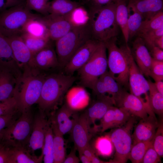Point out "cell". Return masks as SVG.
Segmentation results:
<instances>
[{"mask_svg": "<svg viewBox=\"0 0 163 163\" xmlns=\"http://www.w3.org/2000/svg\"><path fill=\"white\" fill-rule=\"evenodd\" d=\"M46 75L30 65L23 69L21 75L16 79L14 94L21 113L31 110L32 106L37 104Z\"/></svg>", "mask_w": 163, "mask_h": 163, "instance_id": "obj_1", "label": "cell"}, {"mask_svg": "<svg viewBox=\"0 0 163 163\" xmlns=\"http://www.w3.org/2000/svg\"><path fill=\"white\" fill-rule=\"evenodd\" d=\"M75 79L72 75L59 73L46 75L37 104L39 111L46 115L54 110Z\"/></svg>", "mask_w": 163, "mask_h": 163, "instance_id": "obj_2", "label": "cell"}, {"mask_svg": "<svg viewBox=\"0 0 163 163\" xmlns=\"http://www.w3.org/2000/svg\"><path fill=\"white\" fill-rule=\"evenodd\" d=\"M116 5L113 2L91 9L88 21L92 39L104 42L118 35L120 28L116 19Z\"/></svg>", "mask_w": 163, "mask_h": 163, "instance_id": "obj_3", "label": "cell"}, {"mask_svg": "<svg viewBox=\"0 0 163 163\" xmlns=\"http://www.w3.org/2000/svg\"><path fill=\"white\" fill-rule=\"evenodd\" d=\"M116 40L115 37L104 42L108 52V72L115 80L126 89L129 88V60L132 53L128 44L119 46Z\"/></svg>", "mask_w": 163, "mask_h": 163, "instance_id": "obj_4", "label": "cell"}, {"mask_svg": "<svg viewBox=\"0 0 163 163\" xmlns=\"http://www.w3.org/2000/svg\"><path fill=\"white\" fill-rule=\"evenodd\" d=\"M92 39L90 25L86 23L75 26L55 41V51L60 68H64L75 52Z\"/></svg>", "mask_w": 163, "mask_h": 163, "instance_id": "obj_5", "label": "cell"}, {"mask_svg": "<svg viewBox=\"0 0 163 163\" xmlns=\"http://www.w3.org/2000/svg\"><path fill=\"white\" fill-rule=\"evenodd\" d=\"M40 16L32 13L25 2L0 11V33L6 37L20 36L27 22Z\"/></svg>", "mask_w": 163, "mask_h": 163, "instance_id": "obj_6", "label": "cell"}, {"mask_svg": "<svg viewBox=\"0 0 163 163\" xmlns=\"http://www.w3.org/2000/svg\"><path fill=\"white\" fill-rule=\"evenodd\" d=\"M34 117L31 110L21 113L19 117L6 130L1 143L10 148H27Z\"/></svg>", "mask_w": 163, "mask_h": 163, "instance_id": "obj_7", "label": "cell"}, {"mask_svg": "<svg viewBox=\"0 0 163 163\" xmlns=\"http://www.w3.org/2000/svg\"><path fill=\"white\" fill-rule=\"evenodd\" d=\"M106 50L105 43L101 42L88 61L78 70L83 86L92 89L98 79L107 71Z\"/></svg>", "mask_w": 163, "mask_h": 163, "instance_id": "obj_8", "label": "cell"}, {"mask_svg": "<svg viewBox=\"0 0 163 163\" xmlns=\"http://www.w3.org/2000/svg\"><path fill=\"white\" fill-rule=\"evenodd\" d=\"M136 118L132 115L125 124L112 132L110 137L115 152L109 163H126L129 159L133 144L132 133Z\"/></svg>", "mask_w": 163, "mask_h": 163, "instance_id": "obj_9", "label": "cell"}, {"mask_svg": "<svg viewBox=\"0 0 163 163\" xmlns=\"http://www.w3.org/2000/svg\"><path fill=\"white\" fill-rule=\"evenodd\" d=\"M128 82L130 93L139 98L147 107L152 109L149 102V86L148 81L137 66L132 55L129 60Z\"/></svg>", "mask_w": 163, "mask_h": 163, "instance_id": "obj_10", "label": "cell"}, {"mask_svg": "<svg viewBox=\"0 0 163 163\" xmlns=\"http://www.w3.org/2000/svg\"><path fill=\"white\" fill-rule=\"evenodd\" d=\"M72 13L63 16L49 14L43 16L40 15L38 17L46 26L52 40L56 41L77 25L72 20Z\"/></svg>", "mask_w": 163, "mask_h": 163, "instance_id": "obj_11", "label": "cell"}, {"mask_svg": "<svg viewBox=\"0 0 163 163\" xmlns=\"http://www.w3.org/2000/svg\"><path fill=\"white\" fill-rule=\"evenodd\" d=\"M114 106L141 119L149 115H155L152 109L147 107L139 98L123 88L114 101Z\"/></svg>", "mask_w": 163, "mask_h": 163, "instance_id": "obj_12", "label": "cell"}, {"mask_svg": "<svg viewBox=\"0 0 163 163\" xmlns=\"http://www.w3.org/2000/svg\"><path fill=\"white\" fill-rule=\"evenodd\" d=\"M101 42L91 39L80 48L64 67L67 75H72L90 59Z\"/></svg>", "mask_w": 163, "mask_h": 163, "instance_id": "obj_13", "label": "cell"}, {"mask_svg": "<svg viewBox=\"0 0 163 163\" xmlns=\"http://www.w3.org/2000/svg\"><path fill=\"white\" fill-rule=\"evenodd\" d=\"M71 132L75 147L78 152L87 146L91 138V133L95 132L91 128L87 116L84 112L77 114Z\"/></svg>", "mask_w": 163, "mask_h": 163, "instance_id": "obj_14", "label": "cell"}, {"mask_svg": "<svg viewBox=\"0 0 163 163\" xmlns=\"http://www.w3.org/2000/svg\"><path fill=\"white\" fill-rule=\"evenodd\" d=\"M123 88L107 70L98 79L92 90L97 97L111 98L114 105L115 100Z\"/></svg>", "mask_w": 163, "mask_h": 163, "instance_id": "obj_15", "label": "cell"}, {"mask_svg": "<svg viewBox=\"0 0 163 163\" xmlns=\"http://www.w3.org/2000/svg\"><path fill=\"white\" fill-rule=\"evenodd\" d=\"M67 103L64 104L56 111L52 114L49 119L51 123L63 136L71 132L74 125L77 114Z\"/></svg>", "mask_w": 163, "mask_h": 163, "instance_id": "obj_16", "label": "cell"}, {"mask_svg": "<svg viewBox=\"0 0 163 163\" xmlns=\"http://www.w3.org/2000/svg\"><path fill=\"white\" fill-rule=\"evenodd\" d=\"M29 65L43 72L59 67L52 43L33 55Z\"/></svg>", "mask_w": 163, "mask_h": 163, "instance_id": "obj_17", "label": "cell"}, {"mask_svg": "<svg viewBox=\"0 0 163 163\" xmlns=\"http://www.w3.org/2000/svg\"><path fill=\"white\" fill-rule=\"evenodd\" d=\"M46 115L39 111L34 115L32 132L27 149L33 154L38 149L42 151L44 145L45 129L48 120Z\"/></svg>", "mask_w": 163, "mask_h": 163, "instance_id": "obj_18", "label": "cell"}, {"mask_svg": "<svg viewBox=\"0 0 163 163\" xmlns=\"http://www.w3.org/2000/svg\"><path fill=\"white\" fill-rule=\"evenodd\" d=\"M158 123L155 115H149L146 118L141 119L132 134V145L139 142L152 140Z\"/></svg>", "mask_w": 163, "mask_h": 163, "instance_id": "obj_19", "label": "cell"}, {"mask_svg": "<svg viewBox=\"0 0 163 163\" xmlns=\"http://www.w3.org/2000/svg\"><path fill=\"white\" fill-rule=\"evenodd\" d=\"M130 50L133 59L140 71L145 76L149 77L152 57L141 37L137 36Z\"/></svg>", "mask_w": 163, "mask_h": 163, "instance_id": "obj_20", "label": "cell"}, {"mask_svg": "<svg viewBox=\"0 0 163 163\" xmlns=\"http://www.w3.org/2000/svg\"><path fill=\"white\" fill-rule=\"evenodd\" d=\"M132 115L127 111L114 105L110 107L101 119V131L116 128L125 124Z\"/></svg>", "mask_w": 163, "mask_h": 163, "instance_id": "obj_21", "label": "cell"}, {"mask_svg": "<svg viewBox=\"0 0 163 163\" xmlns=\"http://www.w3.org/2000/svg\"><path fill=\"white\" fill-rule=\"evenodd\" d=\"M5 37L11 47L15 60L22 71L25 67L30 65L32 54L20 36Z\"/></svg>", "mask_w": 163, "mask_h": 163, "instance_id": "obj_22", "label": "cell"}, {"mask_svg": "<svg viewBox=\"0 0 163 163\" xmlns=\"http://www.w3.org/2000/svg\"><path fill=\"white\" fill-rule=\"evenodd\" d=\"M0 68L10 72L16 79L22 73L15 60L8 41L6 38L0 33Z\"/></svg>", "mask_w": 163, "mask_h": 163, "instance_id": "obj_23", "label": "cell"}, {"mask_svg": "<svg viewBox=\"0 0 163 163\" xmlns=\"http://www.w3.org/2000/svg\"><path fill=\"white\" fill-rule=\"evenodd\" d=\"M127 7L140 13L144 20L163 11V0H129Z\"/></svg>", "mask_w": 163, "mask_h": 163, "instance_id": "obj_24", "label": "cell"}, {"mask_svg": "<svg viewBox=\"0 0 163 163\" xmlns=\"http://www.w3.org/2000/svg\"><path fill=\"white\" fill-rule=\"evenodd\" d=\"M114 105V102L111 98L106 97H97L95 101L85 112L90 125L93 124L96 131L98 127L95 124L96 121L101 120L110 107Z\"/></svg>", "mask_w": 163, "mask_h": 163, "instance_id": "obj_25", "label": "cell"}, {"mask_svg": "<svg viewBox=\"0 0 163 163\" xmlns=\"http://www.w3.org/2000/svg\"><path fill=\"white\" fill-rule=\"evenodd\" d=\"M16 78L8 70L0 68V102L14 96Z\"/></svg>", "mask_w": 163, "mask_h": 163, "instance_id": "obj_26", "label": "cell"}, {"mask_svg": "<svg viewBox=\"0 0 163 163\" xmlns=\"http://www.w3.org/2000/svg\"><path fill=\"white\" fill-rule=\"evenodd\" d=\"M126 0H119L116 2L115 17L117 22L121 30L125 43L129 41L128 29L129 17L128 10Z\"/></svg>", "mask_w": 163, "mask_h": 163, "instance_id": "obj_27", "label": "cell"}, {"mask_svg": "<svg viewBox=\"0 0 163 163\" xmlns=\"http://www.w3.org/2000/svg\"><path fill=\"white\" fill-rule=\"evenodd\" d=\"M79 6V3L70 0H53L49 2L48 11L49 14L66 15Z\"/></svg>", "mask_w": 163, "mask_h": 163, "instance_id": "obj_28", "label": "cell"}, {"mask_svg": "<svg viewBox=\"0 0 163 163\" xmlns=\"http://www.w3.org/2000/svg\"><path fill=\"white\" fill-rule=\"evenodd\" d=\"M11 148L12 163H40L43 160L42 153L38 157L32 154L27 148Z\"/></svg>", "mask_w": 163, "mask_h": 163, "instance_id": "obj_29", "label": "cell"}, {"mask_svg": "<svg viewBox=\"0 0 163 163\" xmlns=\"http://www.w3.org/2000/svg\"><path fill=\"white\" fill-rule=\"evenodd\" d=\"M20 36L32 55L52 43L53 41L49 37H37L25 33Z\"/></svg>", "mask_w": 163, "mask_h": 163, "instance_id": "obj_30", "label": "cell"}, {"mask_svg": "<svg viewBox=\"0 0 163 163\" xmlns=\"http://www.w3.org/2000/svg\"><path fill=\"white\" fill-rule=\"evenodd\" d=\"M51 126L53 135V153L54 163H63L66 157L63 135L60 133L54 126L51 124Z\"/></svg>", "mask_w": 163, "mask_h": 163, "instance_id": "obj_31", "label": "cell"}, {"mask_svg": "<svg viewBox=\"0 0 163 163\" xmlns=\"http://www.w3.org/2000/svg\"><path fill=\"white\" fill-rule=\"evenodd\" d=\"M53 135L50 120H48L45 134L44 143L42 153L45 163H54L53 148Z\"/></svg>", "mask_w": 163, "mask_h": 163, "instance_id": "obj_32", "label": "cell"}, {"mask_svg": "<svg viewBox=\"0 0 163 163\" xmlns=\"http://www.w3.org/2000/svg\"><path fill=\"white\" fill-rule=\"evenodd\" d=\"M148 81L149 86V97L150 104L153 111L161 119L163 116V95L157 90L155 83L150 80Z\"/></svg>", "mask_w": 163, "mask_h": 163, "instance_id": "obj_33", "label": "cell"}, {"mask_svg": "<svg viewBox=\"0 0 163 163\" xmlns=\"http://www.w3.org/2000/svg\"><path fill=\"white\" fill-rule=\"evenodd\" d=\"M23 33L37 37H49L46 26L38 17L28 21L24 26Z\"/></svg>", "mask_w": 163, "mask_h": 163, "instance_id": "obj_34", "label": "cell"}, {"mask_svg": "<svg viewBox=\"0 0 163 163\" xmlns=\"http://www.w3.org/2000/svg\"><path fill=\"white\" fill-rule=\"evenodd\" d=\"M163 28V11H161L142 22L136 36Z\"/></svg>", "mask_w": 163, "mask_h": 163, "instance_id": "obj_35", "label": "cell"}, {"mask_svg": "<svg viewBox=\"0 0 163 163\" xmlns=\"http://www.w3.org/2000/svg\"><path fill=\"white\" fill-rule=\"evenodd\" d=\"M153 140L139 142L132 145L129 157L132 163L142 162L146 152L153 143Z\"/></svg>", "mask_w": 163, "mask_h": 163, "instance_id": "obj_36", "label": "cell"}, {"mask_svg": "<svg viewBox=\"0 0 163 163\" xmlns=\"http://www.w3.org/2000/svg\"><path fill=\"white\" fill-rule=\"evenodd\" d=\"M128 29L129 40L136 36L142 23L144 20L142 15L138 12L128 10Z\"/></svg>", "mask_w": 163, "mask_h": 163, "instance_id": "obj_37", "label": "cell"}, {"mask_svg": "<svg viewBox=\"0 0 163 163\" xmlns=\"http://www.w3.org/2000/svg\"><path fill=\"white\" fill-rule=\"evenodd\" d=\"M113 146L110 137L107 136L99 137L96 141L95 148L97 153L104 156H109L112 154Z\"/></svg>", "mask_w": 163, "mask_h": 163, "instance_id": "obj_38", "label": "cell"}, {"mask_svg": "<svg viewBox=\"0 0 163 163\" xmlns=\"http://www.w3.org/2000/svg\"><path fill=\"white\" fill-rule=\"evenodd\" d=\"M48 0H26L25 5L29 10L35 11L43 15L49 14Z\"/></svg>", "mask_w": 163, "mask_h": 163, "instance_id": "obj_39", "label": "cell"}, {"mask_svg": "<svg viewBox=\"0 0 163 163\" xmlns=\"http://www.w3.org/2000/svg\"><path fill=\"white\" fill-rule=\"evenodd\" d=\"M163 36V28L146 32L139 37L142 39L149 50L150 51L155 46V43L157 39Z\"/></svg>", "mask_w": 163, "mask_h": 163, "instance_id": "obj_40", "label": "cell"}, {"mask_svg": "<svg viewBox=\"0 0 163 163\" xmlns=\"http://www.w3.org/2000/svg\"><path fill=\"white\" fill-rule=\"evenodd\" d=\"M21 113L18 111L14 113L0 116V143L7 129L20 116Z\"/></svg>", "mask_w": 163, "mask_h": 163, "instance_id": "obj_41", "label": "cell"}, {"mask_svg": "<svg viewBox=\"0 0 163 163\" xmlns=\"http://www.w3.org/2000/svg\"><path fill=\"white\" fill-rule=\"evenodd\" d=\"M154 148L160 157L163 155V118L159 122L153 140Z\"/></svg>", "mask_w": 163, "mask_h": 163, "instance_id": "obj_42", "label": "cell"}, {"mask_svg": "<svg viewBox=\"0 0 163 163\" xmlns=\"http://www.w3.org/2000/svg\"><path fill=\"white\" fill-rule=\"evenodd\" d=\"M19 111L18 101L14 96L0 102V116Z\"/></svg>", "mask_w": 163, "mask_h": 163, "instance_id": "obj_43", "label": "cell"}, {"mask_svg": "<svg viewBox=\"0 0 163 163\" xmlns=\"http://www.w3.org/2000/svg\"><path fill=\"white\" fill-rule=\"evenodd\" d=\"M149 76L155 82L163 80V61L155 60L152 58Z\"/></svg>", "mask_w": 163, "mask_h": 163, "instance_id": "obj_44", "label": "cell"}, {"mask_svg": "<svg viewBox=\"0 0 163 163\" xmlns=\"http://www.w3.org/2000/svg\"><path fill=\"white\" fill-rule=\"evenodd\" d=\"M160 158V157L154 148L152 143L146 152L141 163H158L161 162Z\"/></svg>", "mask_w": 163, "mask_h": 163, "instance_id": "obj_45", "label": "cell"}, {"mask_svg": "<svg viewBox=\"0 0 163 163\" xmlns=\"http://www.w3.org/2000/svg\"><path fill=\"white\" fill-rule=\"evenodd\" d=\"M0 163H12L11 148L4 146L0 149Z\"/></svg>", "mask_w": 163, "mask_h": 163, "instance_id": "obj_46", "label": "cell"}, {"mask_svg": "<svg viewBox=\"0 0 163 163\" xmlns=\"http://www.w3.org/2000/svg\"><path fill=\"white\" fill-rule=\"evenodd\" d=\"M149 52L153 59L158 61H163V50L154 46Z\"/></svg>", "mask_w": 163, "mask_h": 163, "instance_id": "obj_47", "label": "cell"}, {"mask_svg": "<svg viewBox=\"0 0 163 163\" xmlns=\"http://www.w3.org/2000/svg\"><path fill=\"white\" fill-rule=\"evenodd\" d=\"M76 149L74 148L72 149L69 154L66 157L63 161V163H78L80 159L76 155Z\"/></svg>", "mask_w": 163, "mask_h": 163, "instance_id": "obj_48", "label": "cell"}, {"mask_svg": "<svg viewBox=\"0 0 163 163\" xmlns=\"http://www.w3.org/2000/svg\"><path fill=\"white\" fill-rule=\"evenodd\" d=\"M82 153L91 160L92 158L95 155L94 150L89 144L82 151L78 152V153Z\"/></svg>", "mask_w": 163, "mask_h": 163, "instance_id": "obj_49", "label": "cell"}, {"mask_svg": "<svg viewBox=\"0 0 163 163\" xmlns=\"http://www.w3.org/2000/svg\"><path fill=\"white\" fill-rule=\"evenodd\" d=\"M119 0H94V6H100L111 3H116Z\"/></svg>", "mask_w": 163, "mask_h": 163, "instance_id": "obj_50", "label": "cell"}, {"mask_svg": "<svg viewBox=\"0 0 163 163\" xmlns=\"http://www.w3.org/2000/svg\"><path fill=\"white\" fill-rule=\"evenodd\" d=\"M8 8L24 3L26 0H6Z\"/></svg>", "mask_w": 163, "mask_h": 163, "instance_id": "obj_51", "label": "cell"}, {"mask_svg": "<svg viewBox=\"0 0 163 163\" xmlns=\"http://www.w3.org/2000/svg\"><path fill=\"white\" fill-rule=\"evenodd\" d=\"M155 84L158 91L163 95V80L155 82Z\"/></svg>", "mask_w": 163, "mask_h": 163, "instance_id": "obj_52", "label": "cell"}, {"mask_svg": "<svg viewBox=\"0 0 163 163\" xmlns=\"http://www.w3.org/2000/svg\"><path fill=\"white\" fill-rule=\"evenodd\" d=\"M155 46L163 50V36L157 39L155 43Z\"/></svg>", "mask_w": 163, "mask_h": 163, "instance_id": "obj_53", "label": "cell"}, {"mask_svg": "<svg viewBox=\"0 0 163 163\" xmlns=\"http://www.w3.org/2000/svg\"><path fill=\"white\" fill-rule=\"evenodd\" d=\"M80 160L83 163H91V160L82 153H79Z\"/></svg>", "mask_w": 163, "mask_h": 163, "instance_id": "obj_54", "label": "cell"}, {"mask_svg": "<svg viewBox=\"0 0 163 163\" xmlns=\"http://www.w3.org/2000/svg\"><path fill=\"white\" fill-rule=\"evenodd\" d=\"M6 0H0V11L8 8Z\"/></svg>", "mask_w": 163, "mask_h": 163, "instance_id": "obj_55", "label": "cell"}, {"mask_svg": "<svg viewBox=\"0 0 163 163\" xmlns=\"http://www.w3.org/2000/svg\"><path fill=\"white\" fill-rule=\"evenodd\" d=\"M91 163H108L101 160L97 157L95 155L93 156L91 159Z\"/></svg>", "mask_w": 163, "mask_h": 163, "instance_id": "obj_56", "label": "cell"}, {"mask_svg": "<svg viewBox=\"0 0 163 163\" xmlns=\"http://www.w3.org/2000/svg\"><path fill=\"white\" fill-rule=\"evenodd\" d=\"M4 145L0 143V149L2 148Z\"/></svg>", "mask_w": 163, "mask_h": 163, "instance_id": "obj_57", "label": "cell"}, {"mask_svg": "<svg viewBox=\"0 0 163 163\" xmlns=\"http://www.w3.org/2000/svg\"><path fill=\"white\" fill-rule=\"evenodd\" d=\"M48 1L49 0H48Z\"/></svg>", "mask_w": 163, "mask_h": 163, "instance_id": "obj_58", "label": "cell"}]
</instances>
